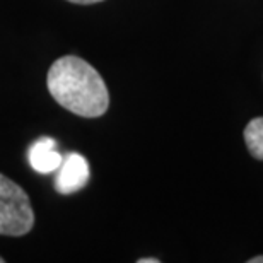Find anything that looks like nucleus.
Instances as JSON below:
<instances>
[{
	"label": "nucleus",
	"mask_w": 263,
	"mask_h": 263,
	"mask_svg": "<svg viewBox=\"0 0 263 263\" xmlns=\"http://www.w3.org/2000/svg\"><path fill=\"white\" fill-rule=\"evenodd\" d=\"M89 181V164L86 157L70 152L64 157V162L59 167L55 178V190L62 195H70V193L79 192Z\"/></svg>",
	"instance_id": "nucleus-3"
},
{
	"label": "nucleus",
	"mask_w": 263,
	"mask_h": 263,
	"mask_svg": "<svg viewBox=\"0 0 263 263\" xmlns=\"http://www.w3.org/2000/svg\"><path fill=\"white\" fill-rule=\"evenodd\" d=\"M34 226V212L24 188L0 173V234L24 236Z\"/></svg>",
	"instance_id": "nucleus-2"
},
{
	"label": "nucleus",
	"mask_w": 263,
	"mask_h": 263,
	"mask_svg": "<svg viewBox=\"0 0 263 263\" xmlns=\"http://www.w3.org/2000/svg\"><path fill=\"white\" fill-rule=\"evenodd\" d=\"M57 142L51 137H41L36 140L28 152V161L31 167L40 175H50L59 171V167L64 162V157L55 149Z\"/></svg>",
	"instance_id": "nucleus-4"
},
{
	"label": "nucleus",
	"mask_w": 263,
	"mask_h": 263,
	"mask_svg": "<svg viewBox=\"0 0 263 263\" xmlns=\"http://www.w3.org/2000/svg\"><path fill=\"white\" fill-rule=\"evenodd\" d=\"M51 98L62 108L84 118H98L109 106V92L103 77L79 57L67 55L55 60L46 76Z\"/></svg>",
	"instance_id": "nucleus-1"
},
{
	"label": "nucleus",
	"mask_w": 263,
	"mask_h": 263,
	"mask_svg": "<svg viewBox=\"0 0 263 263\" xmlns=\"http://www.w3.org/2000/svg\"><path fill=\"white\" fill-rule=\"evenodd\" d=\"M250 263H263V256H255V258H251Z\"/></svg>",
	"instance_id": "nucleus-8"
},
{
	"label": "nucleus",
	"mask_w": 263,
	"mask_h": 263,
	"mask_svg": "<svg viewBox=\"0 0 263 263\" xmlns=\"http://www.w3.org/2000/svg\"><path fill=\"white\" fill-rule=\"evenodd\" d=\"M0 263H4V258H2V256H0Z\"/></svg>",
	"instance_id": "nucleus-9"
},
{
	"label": "nucleus",
	"mask_w": 263,
	"mask_h": 263,
	"mask_svg": "<svg viewBox=\"0 0 263 263\" xmlns=\"http://www.w3.org/2000/svg\"><path fill=\"white\" fill-rule=\"evenodd\" d=\"M72 4H79V5H91V4H98V2H103V0H68Z\"/></svg>",
	"instance_id": "nucleus-6"
},
{
	"label": "nucleus",
	"mask_w": 263,
	"mask_h": 263,
	"mask_svg": "<svg viewBox=\"0 0 263 263\" xmlns=\"http://www.w3.org/2000/svg\"><path fill=\"white\" fill-rule=\"evenodd\" d=\"M139 263H159L157 258H140Z\"/></svg>",
	"instance_id": "nucleus-7"
},
{
	"label": "nucleus",
	"mask_w": 263,
	"mask_h": 263,
	"mask_svg": "<svg viewBox=\"0 0 263 263\" xmlns=\"http://www.w3.org/2000/svg\"><path fill=\"white\" fill-rule=\"evenodd\" d=\"M245 142L250 154L263 161V117L253 118L245 128Z\"/></svg>",
	"instance_id": "nucleus-5"
}]
</instances>
